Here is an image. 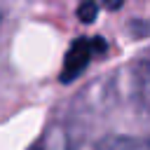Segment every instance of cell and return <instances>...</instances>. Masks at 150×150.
<instances>
[{
    "mask_svg": "<svg viewBox=\"0 0 150 150\" xmlns=\"http://www.w3.org/2000/svg\"><path fill=\"white\" fill-rule=\"evenodd\" d=\"M98 150H150V141L138 138H110L98 145Z\"/></svg>",
    "mask_w": 150,
    "mask_h": 150,
    "instance_id": "1",
    "label": "cell"
}]
</instances>
